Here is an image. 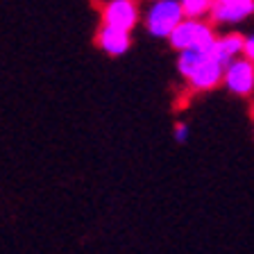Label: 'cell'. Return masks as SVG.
I'll return each mask as SVG.
<instances>
[{
	"mask_svg": "<svg viewBox=\"0 0 254 254\" xmlns=\"http://www.w3.org/2000/svg\"><path fill=\"white\" fill-rule=\"evenodd\" d=\"M243 46H245V37L236 34V32H229V34H222V37H216V41L211 43L213 57L220 59L225 66H227L232 59H236L238 55H243Z\"/></svg>",
	"mask_w": 254,
	"mask_h": 254,
	"instance_id": "cell-8",
	"label": "cell"
},
{
	"mask_svg": "<svg viewBox=\"0 0 254 254\" xmlns=\"http://www.w3.org/2000/svg\"><path fill=\"white\" fill-rule=\"evenodd\" d=\"M222 82L227 84V89L236 95H250L254 91V62L248 57L243 59H232L225 66V75Z\"/></svg>",
	"mask_w": 254,
	"mask_h": 254,
	"instance_id": "cell-6",
	"label": "cell"
},
{
	"mask_svg": "<svg viewBox=\"0 0 254 254\" xmlns=\"http://www.w3.org/2000/svg\"><path fill=\"white\" fill-rule=\"evenodd\" d=\"M216 41V30L213 23L206 18H186L170 32L168 43L182 53V50H206Z\"/></svg>",
	"mask_w": 254,
	"mask_h": 254,
	"instance_id": "cell-2",
	"label": "cell"
},
{
	"mask_svg": "<svg viewBox=\"0 0 254 254\" xmlns=\"http://www.w3.org/2000/svg\"><path fill=\"white\" fill-rule=\"evenodd\" d=\"M254 14V0H213L209 21L213 25H236Z\"/></svg>",
	"mask_w": 254,
	"mask_h": 254,
	"instance_id": "cell-5",
	"label": "cell"
},
{
	"mask_svg": "<svg viewBox=\"0 0 254 254\" xmlns=\"http://www.w3.org/2000/svg\"><path fill=\"white\" fill-rule=\"evenodd\" d=\"M98 46H100L109 57H121V55H125L127 50H129V46H132V32L102 23V27L98 30Z\"/></svg>",
	"mask_w": 254,
	"mask_h": 254,
	"instance_id": "cell-7",
	"label": "cell"
},
{
	"mask_svg": "<svg viewBox=\"0 0 254 254\" xmlns=\"http://www.w3.org/2000/svg\"><path fill=\"white\" fill-rule=\"evenodd\" d=\"M184 21L180 0H152L145 11V30L157 39H168L170 32Z\"/></svg>",
	"mask_w": 254,
	"mask_h": 254,
	"instance_id": "cell-3",
	"label": "cell"
},
{
	"mask_svg": "<svg viewBox=\"0 0 254 254\" xmlns=\"http://www.w3.org/2000/svg\"><path fill=\"white\" fill-rule=\"evenodd\" d=\"M209 48L206 50H182L177 59V70L197 91H211L213 86L220 84L222 75H225V64L213 57Z\"/></svg>",
	"mask_w": 254,
	"mask_h": 254,
	"instance_id": "cell-1",
	"label": "cell"
},
{
	"mask_svg": "<svg viewBox=\"0 0 254 254\" xmlns=\"http://www.w3.org/2000/svg\"><path fill=\"white\" fill-rule=\"evenodd\" d=\"M141 21L136 0H107L102 5V23L132 32Z\"/></svg>",
	"mask_w": 254,
	"mask_h": 254,
	"instance_id": "cell-4",
	"label": "cell"
},
{
	"mask_svg": "<svg viewBox=\"0 0 254 254\" xmlns=\"http://www.w3.org/2000/svg\"><path fill=\"white\" fill-rule=\"evenodd\" d=\"M243 57H248L250 62H254V34L245 37V46H243Z\"/></svg>",
	"mask_w": 254,
	"mask_h": 254,
	"instance_id": "cell-10",
	"label": "cell"
},
{
	"mask_svg": "<svg viewBox=\"0 0 254 254\" xmlns=\"http://www.w3.org/2000/svg\"><path fill=\"white\" fill-rule=\"evenodd\" d=\"M186 18H209L213 0H180Z\"/></svg>",
	"mask_w": 254,
	"mask_h": 254,
	"instance_id": "cell-9",
	"label": "cell"
},
{
	"mask_svg": "<svg viewBox=\"0 0 254 254\" xmlns=\"http://www.w3.org/2000/svg\"><path fill=\"white\" fill-rule=\"evenodd\" d=\"M175 138H177V141H186V138H189V127L186 125L175 127Z\"/></svg>",
	"mask_w": 254,
	"mask_h": 254,
	"instance_id": "cell-11",
	"label": "cell"
}]
</instances>
